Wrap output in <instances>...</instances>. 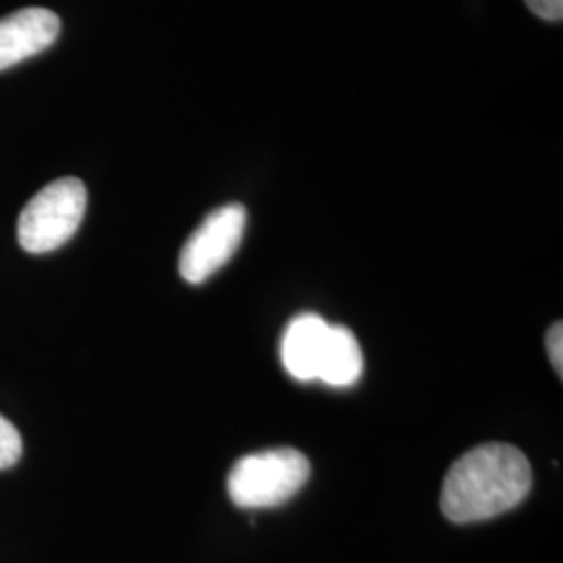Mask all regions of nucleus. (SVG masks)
Returning a JSON list of instances; mask_svg holds the SVG:
<instances>
[{
    "label": "nucleus",
    "instance_id": "obj_1",
    "mask_svg": "<svg viewBox=\"0 0 563 563\" xmlns=\"http://www.w3.org/2000/svg\"><path fill=\"white\" fill-rule=\"evenodd\" d=\"M532 488L520 449L490 443L463 453L444 476L441 509L455 523L484 522L518 507Z\"/></svg>",
    "mask_w": 563,
    "mask_h": 563
},
{
    "label": "nucleus",
    "instance_id": "obj_2",
    "mask_svg": "<svg viewBox=\"0 0 563 563\" xmlns=\"http://www.w3.org/2000/svg\"><path fill=\"white\" fill-rule=\"evenodd\" d=\"M311 465L297 449L244 455L228 476V495L242 509H269L290 501L309 481Z\"/></svg>",
    "mask_w": 563,
    "mask_h": 563
},
{
    "label": "nucleus",
    "instance_id": "obj_3",
    "mask_svg": "<svg viewBox=\"0 0 563 563\" xmlns=\"http://www.w3.org/2000/svg\"><path fill=\"white\" fill-rule=\"evenodd\" d=\"M88 192L78 178H59L42 188L21 211L18 239L34 255L57 251L80 228Z\"/></svg>",
    "mask_w": 563,
    "mask_h": 563
},
{
    "label": "nucleus",
    "instance_id": "obj_4",
    "mask_svg": "<svg viewBox=\"0 0 563 563\" xmlns=\"http://www.w3.org/2000/svg\"><path fill=\"white\" fill-rule=\"evenodd\" d=\"M246 228V209L230 202L211 211L181 246L180 276L188 284H202L234 257Z\"/></svg>",
    "mask_w": 563,
    "mask_h": 563
},
{
    "label": "nucleus",
    "instance_id": "obj_5",
    "mask_svg": "<svg viewBox=\"0 0 563 563\" xmlns=\"http://www.w3.org/2000/svg\"><path fill=\"white\" fill-rule=\"evenodd\" d=\"M60 21L53 11L30 7L0 20V71L46 51L57 41Z\"/></svg>",
    "mask_w": 563,
    "mask_h": 563
},
{
    "label": "nucleus",
    "instance_id": "obj_6",
    "mask_svg": "<svg viewBox=\"0 0 563 563\" xmlns=\"http://www.w3.org/2000/svg\"><path fill=\"white\" fill-rule=\"evenodd\" d=\"M330 323L316 313H302L286 325L280 355L284 369L299 383H311L320 376L323 349Z\"/></svg>",
    "mask_w": 563,
    "mask_h": 563
},
{
    "label": "nucleus",
    "instance_id": "obj_7",
    "mask_svg": "<svg viewBox=\"0 0 563 563\" xmlns=\"http://www.w3.org/2000/svg\"><path fill=\"white\" fill-rule=\"evenodd\" d=\"M363 374V353L357 336L344 325H330L318 380L332 388L357 384Z\"/></svg>",
    "mask_w": 563,
    "mask_h": 563
},
{
    "label": "nucleus",
    "instance_id": "obj_8",
    "mask_svg": "<svg viewBox=\"0 0 563 563\" xmlns=\"http://www.w3.org/2000/svg\"><path fill=\"white\" fill-rule=\"evenodd\" d=\"M20 430L9 422L4 416H0V470H9L21 460Z\"/></svg>",
    "mask_w": 563,
    "mask_h": 563
},
{
    "label": "nucleus",
    "instance_id": "obj_9",
    "mask_svg": "<svg viewBox=\"0 0 563 563\" xmlns=\"http://www.w3.org/2000/svg\"><path fill=\"white\" fill-rule=\"evenodd\" d=\"M547 353L553 363L558 376H563V325L562 322L553 323L547 332Z\"/></svg>",
    "mask_w": 563,
    "mask_h": 563
},
{
    "label": "nucleus",
    "instance_id": "obj_10",
    "mask_svg": "<svg viewBox=\"0 0 563 563\" xmlns=\"http://www.w3.org/2000/svg\"><path fill=\"white\" fill-rule=\"evenodd\" d=\"M526 4L541 20H563V0H526Z\"/></svg>",
    "mask_w": 563,
    "mask_h": 563
}]
</instances>
